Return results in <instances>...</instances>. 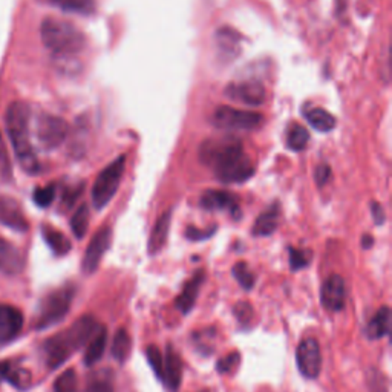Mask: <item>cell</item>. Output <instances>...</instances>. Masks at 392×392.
<instances>
[{
  "mask_svg": "<svg viewBox=\"0 0 392 392\" xmlns=\"http://www.w3.org/2000/svg\"><path fill=\"white\" fill-rule=\"evenodd\" d=\"M200 160L224 184L244 182L254 175L250 157L236 138L205 140L200 148Z\"/></svg>",
  "mask_w": 392,
  "mask_h": 392,
  "instance_id": "obj_1",
  "label": "cell"
},
{
  "mask_svg": "<svg viewBox=\"0 0 392 392\" xmlns=\"http://www.w3.org/2000/svg\"><path fill=\"white\" fill-rule=\"evenodd\" d=\"M98 324L92 316L80 317L65 331L45 340L42 346L43 360L49 369H57L63 365L72 353L85 346L97 331Z\"/></svg>",
  "mask_w": 392,
  "mask_h": 392,
  "instance_id": "obj_2",
  "label": "cell"
},
{
  "mask_svg": "<svg viewBox=\"0 0 392 392\" xmlns=\"http://www.w3.org/2000/svg\"><path fill=\"white\" fill-rule=\"evenodd\" d=\"M31 110L26 103L13 101L5 110V129L22 169L28 173L38 172V160L29 138Z\"/></svg>",
  "mask_w": 392,
  "mask_h": 392,
  "instance_id": "obj_3",
  "label": "cell"
},
{
  "mask_svg": "<svg viewBox=\"0 0 392 392\" xmlns=\"http://www.w3.org/2000/svg\"><path fill=\"white\" fill-rule=\"evenodd\" d=\"M40 37L48 51L57 57H71L85 48L83 33L63 19L46 17L40 25Z\"/></svg>",
  "mask_w": 392,
  "mask_h": 392,
  "instance_id": "obj_4",
  "label": "cell"
},
{
  "mask_svg": "<svg viewBox=\"0 0 392 392\" xmlns=\"http://www.w3.org/2000/svg\"><path fill=\"white\" fill-rule=\"evenodd\" d=\"M76 288L66 285L61 287L58 290L49 293L46 297L42 299L38 305V311L36 317V328L46 329L57 325L61 319L69 313L72 299H74Z\"/></svg>",
  "mask_w": 392,
  "mask_h": 392,
  "instance_id": "obj_5",
  "label": "cell"
},
{
  "mask_svg": "<svg viewBox=\"0 0 392 392\" xmlns=\"http://www.w3.org/2000/svg\"><path fill=\"white\" fill-rule=\"evenodd\" d=\"M125 169L126 157L121 155V157L108 164V166L98 173L94 185H92V202H94V207L97 210L105 209L113 196H115L121 184Z\"/></svg>",
  "mask_w": 392,
  "mask_h": 392,
  "instance_id": "obj_6",
  "label": "cell"
},
{
  "mask_svg": "<svg viewBox=\"0 0 392 392\" xmlns=\"http://www.w3.org/2000/svg\"><path fill=\"white\" fill-rule=\"evenodd\" d=\"M213 125L225 130H254L264 123L261 113L232 106H220L212 117Z\"/></svg>",
  "mask_w": 392,
  "mask_h": 392,
  "instance_id": "obj_7",
  "label": "cell"
},
{
  "mask_svg": "<svg viewBox=\"0 0 392 392\" xmlns=\"http://www.w3.org/2000/svg\"><path fill=\"white\" fill-rule=\"evenodd\" d=\"M36 133L38 143L45 149H57L66 141L69 135V125L61 117L43 113L37 118Z\"/></svg>",
  "mask_w": 392,
  "mask_h": 392,
  "instance_id": "obj_8",
  "label": "cell"
},
{
  "mask_svg": "<svg viewBox=\"0 0 392 392\" xmlns=\"http://www.w3.org/2000/svg\"><path fill=\"white\" fill-rule=\"evenodd\" d=\"M297 368L305 378H317L322 369V354L319 342L313 337L304 339L296 351Z\"/></svg>",
  "mask_w": 392,
  "mask_h": 392,
  "instance_id": "obj_9",
  "label": "cell"
},
{
  "mask_svg": "<svg viewBox=\"0 0 392 392\" xmlns=\"http://www.w3.org/2000/svg\"><path fill=\"white\" fill-rule=\"evenodd\" d=\"M224 94L232 101L242 103L247 106H261L265 101V88L257 80H242L230 83L225 88Z\"/></svg>",
  "mask_w": 392,
  "mask_h": 392,
  "instance_id": "obj_10",
  "label": "cell"
},
{
  "mask_svg": "<svg viewBox=\"0 0 392 392\" xmlns=\"http://www.w3.org/2000/svg\"><path fill=\"white\" fill-rule=\"evenodd\" d=\"M110 239H112V230L109 227H103V229H100L94 234V238L91 239L88 249L85 252L83 261H81V270H83L85 274L96 273L103 259V256H105V253L109 249Z\"/></svg>",
  "mask_w": 392,
  "mask_h": 392,
  "instance_id": "obj_11",
  "label": "cell"
},
{
  "mask_svg": "<svg viewBox=\"0 0 392 392\" xmlns=\"http://www.w3.org/2000/svg\"><path fill=\"white\" fill-rule=\"evenodd\" d=\"M0 225L16 232H26L29 224L19 202L8 195L0 193Z\"/></svg>",
  "mask_w": 392,
  "mask_h": 392,
  "instance_id": "obj_12",
  "label": "cell"
},
{
  "mask_svg": "<svg viewBox=\"0 0 392 392\" xmlns=\"http://www.w3.org/2000/svg\"><path fill=\"white\" fill-rule=\"evenodd\" d=\"M322 305L325 309L331 313L342 311L346 301V290H345V281L342 276L333 274L329 276L322 287Z\"/></svg>",
  "mask_w": 392,
  "mask_h": 392,
  "instance_id": "obj_13",
  "label": "cell"
},
{
  "mask_svg": "<svg viewBox=\"0 0 392 392\" xmlns=\"http://www.w3.org/2000/svg\"><path fill=\"white\" fill-rule=\"evenodd\" d=\"M24 328V314L13 305H0V345L11 342Z\"/></svg>",
  "mask_w": 392,
  "mask_h": 392,
  "instance_id": "obj_14",
  "label": "cell"
},
{
  "mask_svg": "<svg viewBox=\"0 0 392 392\" xmlns=\"http://www.w3.org/2000/svg\"><path fill=\"white\" fill-rule=\"evenodd\" d=\"M201 207L205 210H229L232 216L238 218L239 216V205L234 196L224 190H205L200 200Z\"/></svg>",
  "mask_w": 392,
  "mask_h": 392,
  "instance_id": "obj_15",
  "label": "cell"
},
{
  "mask_svg": "<svg viewBox=\"0 0 392 392\" xmlns=\"http://www.w3.org/2000/svg\"><path fill=\"white\" fill-rule=\"evenodd\" d=\"M25 267V259L17 247L0 236V273L14 276L22 273Z\"/></svg>",
  "mask_w": 392,
  "mask_h": 392,
  "instance_id": "obj_16",
  "label": "cell"
},
{
  "mask_svg": "<svg viewBox=\"0 0 392 392\" xmlns=\"http://www.w3.org/2000/svg\"><path fill=\"white\" fill-rule=\"evenodd\" d=\"M204 281H205V272L200 270L196 272L187 282H185L182 292L177 299V302H175V305H177V308L182 314H187L193 309Z\"/></svg>",
  "mask_w": 392,
  "mask_h": 392,
  "instance_id": "obj_17",
  "label": "cell"
},
{
  "mask_svg": "<svg viewBox=\"0 0 392 392\" xmlns=\"http://www.w3.org/2000/svg\"><path fill=\"white\" fill-rule=\"evenodd\" d=\"M182 378V362L173 346H167L166 359H164V381L172 391H178Z\"/></svg>",
  "mask_w": 392,
  "mask_h": 392,
  "instance_id": "obj_18",
  "label": "cell"
},
{
  "mask_svg": "<svg viewBox=\"0 0 392 392\" xmlns=\"http://www.w3.org/2000/svg\"><path fill=\"white\" fill-rule=\"evenodd\" d=\"M170 220H172V212L167 210L164 212L160 218L155 222L152 233H150V239L148 244V250L153 256L163 250V247L166 245L167 236H169V227H170Z\"/></svg>",
  "mask_w": 392,
  "mask_h": 392,
  "instance_id": "obj_19",
  "label": "cell"
},
{
  "mask_svg": "<svg viewBox=\"0 0 392 392\" xmlns=\"http://www.w3.org/2000/svg\"><path fill=\"white\" fill-rule=\"evenodd\" d=\"M0 377L17 389H28L31 386V380H33L28 369L17 366L13 362L0 363Z\"/></svg>",
  "mask_w": 392,
  "mask_h": 392,
  "instance_id": "obj_20",
  "label": "cell"
},
{
  "mask_svg": "<svg viewBox=\"0 0 392 392\" xmlns=\"http://www.w3.org/2000/svg\"><path fill=\"white\" fill-rule=\"evenodd\" d=\"M106 344H108V331H106V326L101 325L97 328V331L88 342V348L83 359L86 366H94L98 362V360L103 357V354H105Z\"/></svg>",
  "mask_w": 392,
  "mask_h": 392,
  "instance_id": "obj_21",
  "label": "cell"
},
{
  "mask_svg": "<svg viewBox=\"0 0 392 392\" xmlns=\"http://www.w3.org/2000/svg\"><path fill=\"white\" fill-rule=\"evenodd\" d=\"M391 331V309L389 306H381L371 319L366 326V336L371 340H378L388 336Z\"/></svg>",
  "mask_w": 392,
  "mask_h": 392,
  "instance_id": "obj_22",
  "label": "cell"
},
{
  "mask_svg": "<svg viewBox=\"0 0 392 392\" xmlns=\"http://www.w3.org/2000/svg\"><path fill=\"white\" fill-rule=\"evenodd\" d=\"M277 225H279V207L273 205V207L264 212L259 218L256 220L253 225L254 236H270L276 232Z\"/></svg>",
  "mask_w": 392,
  "mask_h": 392,
  "instance_id": "obj_23",
  "label": "cell"
},
{
  "mask_svg": "<svg viewBox=\"0 0 392 392\" xmlns=\"http://www.w3.org/2000/svg\"><path fill=\"white\" fill-rule=\"evenodd\" d=\"M42 236H43V239L48 244L49 249L54 252V254L65 256L71 252V241L66 238L63 233L53 229L51 225L42 227Z\"/></svg>",
  "mask_w": 392,
  "mask_h": 392,
  "instance_id": "obj_24",
  "label": "cell"
},
{
  "mask_svg": "<svg viewBox=\"0 0 392 392\" xmlns=\"http://www.w3.org/2000/svg\"><path fill=\"white\" fill-rule=\"evenodd\" d=\"M239 42L241 36L232 28L224 26L216 33V45L224 54H229V57H236V54L239 53Z\"/></svg>",
  "mask_w": 392,
  "mask_h": 392,
  "instance_id": "obj_25",
  "label": "cell"
},
{
  "mask_svg": "<svg viewBox=\"0 0 392 392\" xmlns=\"http://www.w3.org/2000/svg\"><path fill=\"white\" fill-rule=\"evenodd\" d=\"M305 118L309 126L319 132H329L336 128V118L322 108H313L305 112Z\"/></svg>",
  "mask_w": 392,
  "mask_h": 392,
  "instance_id": "obj_26",
  "label": "cell"
},
{
  "mask_svg": "<svg viewBox=\"0 0 392 392\" xmlns=\"http://www.w3.org/2000/svg\"><path fill=\"white\" fill-rule=\"evenodd\" d=\"M48 2L66 13H76L81 16L94 14L97 9L96 0H48Z\"/></svg>",
  "mask_w": 392,
  "mask_h": 392,
  "instance_id": "obj_27",
  "label": "cell"
},
{
  "mask_svg": "<svg viewBox=\"0 0 392 392\" xmlns=\"http://www.w3.org/2000/svg\"><path fill=\"white\" fill-rule=\"evenodd\" d=\"M85 392H115V388H113V374L108 369L92 373L88 377Z\"/></svg>",
  "mask_w": 392,
  "mask_h": 392,
  "instance_id": "obj_28",
  "label": "cell"
},
{
  "mask_svg": "<svg viewBox=\"0 0 392 392\" xmlns=\"http://www.w3.org/2000/svg\"><path fill=\"white\" fill-rule=\"evenodd\" d=\"M132 349V340L125 328H120L112 340V356L118 363H125Z\"/></svg>",
  "mask_w": 392,
  "mask_h": 392,
  "instance_id": "obj_29",
  "label": "cell"
},
{
  "mask_svg": "<svg viewBox=\"0 0 392 392\" xmlns=\"http://www.w3.org/2000/svg\"><path fill=\"white\" fill-rule=\"evenodd\" d=\"M89 227V209L86 204H81L71 218V230L77 239H83Z\"/></svg>",
  "mask_w": 392,
  "mask_h": 392,
  "instance_id": "obj_30",
  "label": "cell"
},
{
  "mask_svg": "<svg viewBox=\"0 0 392 392\" xmlns=\"http://www.w3.org/2000/svg\"><path fill=\"white\" fill-rule=\"evenodd\" d=\"M13 181V163L9 158L6 141L0 132V184L5 185Z\"/></svg>",
  "mask_w": 392,
  "mask_h": 392,
  "instance_id": "obj_31",
  "label": "cell"
},
{
  "mask_svg": "<svg viewBox=\"0 0 392 392\" xmlns=\"http://www.w3.org/2000/svg\"><path fill=\"white\" fill-rule=\"evenodd\" d=\"M308 140H309V133L301 125L292 126L290 132H288V137H287L288 148L296 150V152L304 150L308 146Z\"/></svg>",
  "mask_w": 392,
  "mask_h": 392,
  "instance_id": "obj_32",
  "label": "cell"
},
{
  "mask_svg": "<svg viewBox=\"0 0 392 392\" xmlns=\"http://www.w3.org/2000/svg\"><path fill=\"white\" fill-rule=\"evenodd\" d=\"M233 276L234 279L239 282V285L242 288H245V290H252V288L254 287V282H256V277L254 274L252 273V270L249 268V265H247L245 262H238L234 267H233Z\"/></svg>",
  "mask_w": 392,
  "mask_h": 392,
  "instance_id": "obj_33",
  "label": "cell"
},
{
  "mask_svg": "<svg viewBox=\"0 0 392 392\" xmlns=\"http://www.w3.org/2000/svg\"><path fill=\"white\" fill-rule=\"evenodd\" d=\"M146 357H148V362L149 365L152 366L153 373L157 374V377L164 381V359L160 353V349L155 346V345H150L148 346L146 349Z\"/></svg>",
  "mask_w": 392,
  "mask_h": 392,
  "instance_id": "obj_34",
  "label": "cell"
},
{
  "mask_svg": "<svg viewBox=\"0 0 392 392\" xmlns=\"http://www.w3.org/2000/svg\"><path fill=\"white\" fill-rule=\"evenodd\" d=\"M54 392H77V376L74 371L68 369L57 378Z\"/></svg>",
  "mask_w": 392,
  "mask_h": 392,
  "instance_id": "obj_35",
  "label": "cell"
},
{
  "mask_svg": "<svg viewBox=\"0 0 392 392\" xmlns=\"http://www.w3.org/2000/svg\"><path fill=\"white\" fill-rule=\"evenodd\" d=\"M33 198L38 207H49V205L56 200V185L48 184L45 187H37Z\"/></svg>",
  "mask_w": 392,
  "mask_h": 392,
  "instance_id": "obj_36",
  "label": "cell"
},
{
  "mask_svg": "<svg viewBox=\"0 0 392 392\" xmlns=\"http://www.w3.org/2000/svg\"><path fill=\"white\" fill-rule=\"evenodd\" d=\"M309 261H311V253L309 252L290 249V267L293 272H299L308 267Z\"/></svg>",
  "mask_w": 392,
  "mask_h": 392,
  "instance_id": "obj_37",
  "label": "cell"
},
{
  "mask_svg": "<svg viewBox=\"0 0 392 392\" xmlns=\"http://www.w3.org/2000/svg\"><path fill=\"white\" fill-rule=\"evenodd\" d=\"M239 362H241L239 353H230L229 356H225L224 359L218 360V363H216V369H218V373H221V374H229L233 369H236V366L239 365Z\"/></svg>",
  "mask_w": 392,
  "mask_h": 392,
  "instance_id": "obj_38",
  "label": "cell"
},
{
  "mask_svg": "<svg viewBox=\"0 0 392 392\" xmlns=\"http://www.w3.org/2000/svg\"><path fill=\"white\" fill-rule=\"evenodd\" d=\"M234 314L242 325H247L253 319V308L249 302H239L234 306Z\"/></svg>",
  "mask_w": 392,
  "mask_h": 392,
  "instance_id": "obj_39",
  "label": "cell"
},
{
  "mask_svg": "<svg viewBox=\"0 0 392 392\" xmlns=\"http://www.w3.org/2000/svg\"><path fill=\"white\" fill-rule=\"evenodd\" d=\"M216 232V227H212V229H207V230H200L196 229V227H189L187 232H185V236L190 241H204V239H209L210 236H213V233Z\"/></svg>",
  "mask_w": 392,
  "mask_h": 392,
  "instance_id": "obj_40",
  "label": "cell"
},
{
  "mask_svg": "<svg viewBox=\"0 0 392 392\" xmlns=\"http://www.w3.org/2000/svg\"><path fill=\"white\" fill-rule=\"evenodd\" d=\"M371 213H373L374 222H376L377 225H383V224H385V221H386V213H385L383 205H381L380 202H377V201L371 202Z\"/></svg>",
  "mask_w": 392,
  "mask_h": 392,
  "instance_id": "obj_41",
  "label": "cell"
},
{
  "mask_svg": "<svg viewBox=\"0 0 392 392\" xmlns=\"http://www.w3.org/2000/svg\"><path fill=\"white\" fill-rule=\"evenodd\" d=\"M329 177H331V169H329L326 164H321V166H317L316 173H314L317 185H325L328 182Z\"/></svg>",
  "mask_w": 392,
  "mask_h": 392,
  "instance_id": "obj_42",
  "label": "cell"
},
{
  "mask_svg": "<svg viewBox=\"0 0 392 392\" xmlns=\"http://www.w3.org/2000/svg\"><path fill=\"white\" fill-rule=\"evenodd\" d=\"M373 242H374L373 236H369V234H365V236H363V241H362L363 249H371V247H373Z\"/></svg>",
  "mask_w": 392,
  "mask_h": 392,
  "instance_id": "obj_43",
  "label": "cell"
},
{
  "mask_svg": "<svg viewBox=\"0 0 392 392\" xmlns=\"http://www.w3.org/2000/svg\"><path fill=\"white\" fill-rule=\"evenodd\" d=\"M204 392H207V391H204Z\"/></svg>",
  "mask_w": 392,
  "mask_h": 392,
  "instance_id": "obj_44",
  "label": "cell"
}]
</instances>
